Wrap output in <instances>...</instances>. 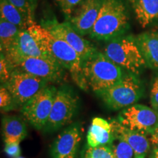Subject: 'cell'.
Masks as SVG:
<instances>
[{"instance_id": "obj_1", "label": "cell", "mask_w": 158, "mask_h": 158, "mask_svg": "<svg viewBox=\"0 0 158 158\" xmlns=\"http://www.w3.org/2000/svg\"><path fill=\"white\" fill-rule=\"evenodd\" d=\"M27 29L48 54L70 73L75 83L83 89H87L83 76V60L76 50L64 40L55 36L35 21Z\"/></svg>"}, {"instance_id": "obj_2", "label": "cell", "mask_w": 158, "mask_h": 158, "mask_svg": "<svg viewBox=\"0 0 158 158\" xmlns=\"http://www.w3.org/2000/svg\"><path fill=\"white\" fill-rule=\"evenodd\" d=\"M82 71L86 86L95 93L116 84L124 76L122 68L98 51L83 61Z\"/></svg>"}, {"instance_id": "obj_3", "label": "cell", "mask_w": 158, "mask_h": 158, "mask_svg": "<svg viewBox=\"0 0 158 158\" xmlns=\"http://www.w3.org/2000/svg\"><path fill=\"white\" fill-rule=\"evenodd\" d=\"M128 21L129 18L123 0H105L89 35L98 40H110L122 35L127 28Z\"/></svg>"}, {"instance_id": "obj_4", "label": "cell", "mask_w": 158, "mask_h": 158, "mask_svg": "<svg viewBox=\"0 0 158 158\" xmlns=\"http://www.w3.org/2000/svg\"><path fill=\"white\" fill-rule=\"evenodd\" d=\"M102 53L120 68L134 75L139 73L147 65L135 38L131 36L121 35L110 40Z\"/></svg>"}, {"instance_id": "obj_5", "label": "cell", "mask_w": 158, "mask_h": 158, "mask_svg": "<svg viewBox=\"0 0 158 158\" xmlns=\"http://www.w3.org/2000/svg\"><path fill=\"white\" fill-rule=\"evenodd\" d=\"M106 106L110 109L119 110L133 106L142 95V86L133 73L124 75L117 84L96 92Z\"/></svg>"}, {"instance_id": "obj_6", "label": "cell", "mask_w": 158, "mask_h": 158, "mask_svg": "<svg viewBox=\"0 0 158 158\" xmlns=\"http://www.w3.org/2000/svg\"><path fill=\"white\" fill-rule=\"evenodd\" d=\"M78 99L68 87L57 89L46 125L43 130L54 132L72 121L78 106Z\"/></svg>"}, {"instance_id": "obj_7", "label": "cell", "mask_w": 158, "mask_h": 158, "mask_svg": "<svg viewBox=\"0 0 158 158\" xmlns=\"http://www.w3.org/2000/svg\"><path fill=\"white\" fill-rule=\"evenodd\" d=\"M7 62L10 65L12 70L23 71L47 82L58 81L64 76V68L54 59L48 57L27 56Z\"/></svg>"}, {"instance_id": "obj_8", "label": "cell", "mask_w": 158, "mask_h": 158, "mask_svg": "<svg viewBox=\"0 0 158 158\" xmlns=\"http://www.w3.org/2000/svg\"><path fill=\"white\" fill-rule=\"evenodd\" d=\"M56 91L54 86H46L22 106L23 116L37 130H43L46 125Z\"/></svg>"}, {"instance_id": "obj_9", "label": "cell", "mask_w": 158, "mask_h": 158, "mask_svg": "<svg viewBox=\"0 0 158 158\" xmlns=\"http://www.w3.org/2000/svg\"><path fill=\"white\" fill-rule=\"evenodd\" d=\"M8 89L15 103L23 106L47 86V81L19 70H13L7 83L3 84Z\"/></svg>"}, {"instance_id": "obj_10", "label": "cell", "mask_w": 158, "mask_h": 158, "mask_svg": "<svg viewBox=\"0 0 158 158\" xmlns=\"http://www.w3.org/2000/svg\"><path fill=\"white\" fill-rule=\"evenodd\" d=\"M117 121L128 129L151 135L158 124V113L148 106L135 104L122 110Z\"/></svg>"}, {"instance_id": "obj_11", "label": "cell", "mask_w": 158, "mask_h": 158, "mask_svg": "<svg viewBox=\"0 0 158 158\" xmlns=\"http://www.w3.org/2000/svg\"><path fill=\"white\" fill-rule=\"evenodd\" d=\"M41 25L55 36L64 40L65 42L68 43L76 50L83 61L98 51L88 40H85L82 35L79 34L69 21L60 23L56 19H53L45 21Z\"/></svg>"}, {"instance_id": "obj_12", "label": "cell", "mask_w": 158, "mask_h": 158, "mask_svg": "<svg viewBox=\"0 0 158 158\" xmlns=\"http://www.w3.org/2000/svg\"><path fill=\"white\" fill-rule=\"evenodd\" d=\"M3 53L7 61L27 56L48 57V53L40 45L28 29H21L15 41L10 48Z\"/></svg>"}, {"instance_id": "obj_13", "label": "cell", "mask_w": 158, "mask_h": 158, "mask_svg": "<svg viewBox=\"0 0 158 158\" xmlns=\"http://www.w3.org/2000/svg\"><path fill=\"white\" fill-rule=\"evenodd\" d=\"M104 2L105 0H84L74 12L69 22L81 35L89 34Z\"/></svg>"}, {"instance_id": "obj_14", "label": "cell", "mask_w": 158, "mask_h": 158, "mask_svg": "<svg viewBox=\"0 0 158 158\" xmlns=\"http://www.w3.org/2000/svg\"><path fill=\"white\" fill-rule=\"evenodd\" d=\"M81 138V130L78 124L66 128L51 145V158H75Z\"/></svg>"}, {"instance_id": "obj_15", "label": "cell", "mask_w": 158, "mask_h": 158, "mask_svg": "<svg viewBox=\"0 0 158 158\" xmlns=\"http://www.w3.org/2000/svg\"><path fill=\"white\" fill-rule=\"evenodd\" d=\"M114 138L125 141L134 152L135 158H146L150 148L149 141L146 134L128 129L117 120L110 122Z\"/></svg>"}, {"instance_id": "obj_16", "label": "cell", "mask_w": 158, "mask_h": 158, "mask_svg": "<svg viewBox=\"0 0 158 158\" xmlns=\"http://www.w3.org/2000/svg\"><path fill=\"white\" fill-rule=\"evenodd\" d=\"M114 135L110 122L100 117H94L89 128L86 141L89 147L110 145Z\"/></svg>"}, {"instance_id": "obj_17", "label": "cell", "mask_w": 158, "mask_h": 158, "mask_svg": "<svg viewBox=\"0 0 158 158\" xmlns=\"http://www.w3.org/2000/svg\"><path fill=\"white\" fill-rule=\"evenodd\" d=\"M136 43L149 68L158 69V31L141 33L135 37Z\"/></svg>"}, {"instance_id": "obj_18", "label": "cell", "mask_w": 158, "mask_h": 158, "mask_svg": "<svg viewBox=\"0 0 158 158\" xmlns=\"http://www.w3.org/2000/svg\"><path fill=\"white\" fill-rule=\"evenodd\" d=\"M136 19L142 27L158 20V0H129Z\"/></svg>"}, {"instance_id": "obj_19", "label": "cell", "mask_w": 158, "mask_h": 158, "mask_svg": "<svg viewBox=\"0 0 158 158\" xmlns=\"http://www.w3.org/2000/svg\"><path fill=\"white\" fill-rule=\"evenodd\" d=\"M4 141L7 143H20L27 135V127L21 118L15 116H5L2 119Z\"/></svg>"}, {"instance_id": "obj_20", "label": "cell", "mask_w": 158, "mask_h": 158, "mask_svg": "<svg viewBox=\"0 0 158 158\" xmlns=\"http://www.w3.org/2000/svg\"><path fill=\"white\" fill-rule=\"evenodd\" d=\"M0 15L1 19L13 23L21 29L28 28L27 18L8 0H0Z\"/></svg>"}, {"instance_id": "obj_21", "label": "cell", "mask_w": 158, "mask_h": 158, "mask_svg": "<svg viewBox=\"0 0 158 158\" xmlns=\"http://www.w3.org/2000/svg\"><path fill=\"white\" fill-rule=\"evenodd\" d=\"M21 29L13 23L0 19V48L5 52L15 41Z\"/></svg>"}, {"instance_id": "obj_22", "label": "cell", "mask_w": 158, "mask_h": 158, "mask_svg": "<svg viewBox=\"0 0 158 158\" xmlns=\"http://www.w3.org/2000/svg\"><path fill=\"white\" fill-rule=\"evenodd\" d=\"M109 147L112 150L114 158H135L133 149L125 141L114 138Z\"/></svg>"}, {"instance_id": "obj_23", "label": "cell", "mask_w": 158, "mask_h": 158, "mask_svg": "<svg viewBox=\"0 0 158 158\" xmlns=\"http://www.w3.org/2000/svg\"><path fill=\"white\" fill-rule=\"evenodd\" d=\"M19 10L28 21L29 26L34 22L36 0H8Z\"/></svg>"}, {"instance_id": "obj_24", "label": "cell", "mask_w": 158, "mask_h": 158, "mask_svg": "<svg viewBox=\"0 0 158 158\" xmlns=\"http://www.w3.org/2000/svg\"><path fill=\"white\" fill-rule=\"evenodd\" d=\"M83 158H114L110 147L100 146L98 147H89L85 152Z\"/></svg>"}, {"instance_id": "obj_25", "label": "cell", "mask_w": 158, "mask_h": 158, "mask_svg": "<svg viewBox=\"0 0 158 158\" xmlns=\"http://www.w3.org/2000/svg\"><path fill=\"white\" fill-rule=\"evenodd\" d=\"M84 1V0H56L59 8L69 20Z\"/></svg>"}, {"instance_id": "obj_26", "label": "cell", "mask_w": 158, "mask_h": 158, "mask_svg": "<svg viewBox=\"0 0 158 158\" xmlns=\"http://www.w3.org/2000/svg\"><path fill=\"white\" fill-rule=\"evenodd\" d=\"M12 72L10 65L9 64L7 59L3 53H1L0 59V78L2 84H5L9 80Z\"/></svg>"}, {"instance_id": "obj_27", "label": "cell", "mask_w": 158, "mask_h": 158, "mask_svg": "<svg viewBox=\"0 0 158 158\" xmlns=\"http://www.w3.org/2000/svg\"><path fill=\"white\" fill-rule=\"evenodd\" d=\"M14 102L11 94L5 86H1L0 89V107L2 110H8Z\"/></svg>"}, {"instance_id": "obj_28", "label": "cell", "mask_w": 158, "mask_h": 158, "mask_svg": "<svg viewBox=\"0 0 158 158\" xmlns=\"http://www.w3.org/2000/svg\"><path fill=\"white\" fill-rule=\"evenodd\" d=\"M19 144L18 143H7L5 144L4 151L7 154V155L12 158H18L19 157L20 154H21V149H20Z\"/></svg>"}, {"instance_id": "obj_29", "label": "cell", "mask_w": 158, "mask_h": 158, "mask_svg": "<svg viewBox=\"0 0 158 158\" xmlns=\"http://www.w3.org/2000/svg\"><path fill=\"white\" fill-rule=\"evenodd\" d=\"M150 100L154 109L158 110V77L154 81L150 94Z\"/></svg>"}, {"instance_id": "obj_30", "label": "cell", "mask_w": 158, "mask_h": 158, "mask_svg": "<svg viewBox=\"0 0 158 158\" xmlns=\"http://www.w3.org/2000/svg\"><path fill=\"white\" fill-rule=\"evenodd\" d=\"M150 141L153 144L154 146H155L156 147L158 148V124L157 127L154 130V132L151 134V138H150Z\"/></svg>"}, {"instance_id": "obj_31", "label": "cell", "mask_w": 158, "mask_h": 158, "mask_svg": "<svg viewBox=\"0 0 158 158\" xmlns=\"http://www.w3.org/2000/svg\"><path fill=\"white\" fill-rule=\"evenodd\" d=\"M151 158H158V148L156 147L155 149H154L152 154Z\"/></svg>"}, {"instance_id": "obj_32", "label": "cell", "mask_w": 158, "mask_h": 158, "mask_svg": "<svg viewBox=\"0 0 158 158\" xmlns=\"http://www.w3.org/2000/svg\"><path fill=\"white\" fill-rule=\"evenodd\" d=\"M18 158H24V157H18Z\"/></svg>"}]
</instances>
